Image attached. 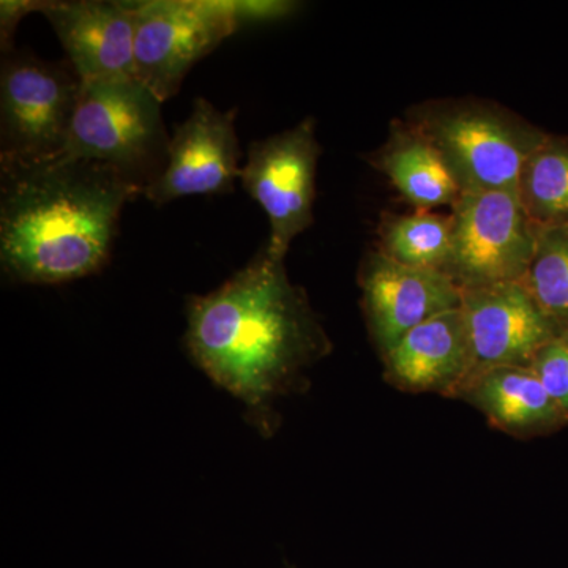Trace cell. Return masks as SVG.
<instances>
[{
    "instance_id": "cell-1",
    "label": "cell",
    "mask_w": 568,
    "mask_h": 568,
    "mask_svg": "<svg viewBox=\"0 0 568 568\" xmlns=\"http://www.w3.org/2000/svg\"><path fill=\"white\" fill-rule=\"evenodd\" d=\"M284 261L263 245L222 286L185 305L186 354L245 406L246 422L263 437L278 429L276 403L306 390L308 369L334 351Z\"/></svg>"
},
{
    "instance_id": "cell-2",
    "label": "cell",
    "mask_w": 568,
    "mask_h": 568,
    "mask_svg": "<svg viewBox=\"0 0 568 568\" xmlns=\"http://www.w3.org/2000/svg\"><path fill=\"white\" fill-rule=\"evenodd\" d=\"M136 196V186L91 160L0 163L3 272L26 284L97 274L110 261L123 207Z\"/></svg>"
},
{
    "instance_id": "cell-3",
    "label": "cell",
    "mask_w": 568,
    "mask_h": 568,
    "mask_svg": "<svg viewBox=\"0 0 568 568\" xmlns=\"http://www.w3.org/2000/svg\"><path fill=\"white\" fill-rule=\"evenodd\" d=\"M403 119L440 152L463 194L517 192L523 166L548 136L503 104L470 97L426 100Z\"/></svg>"
},
{
    "instance_id": "cell-4",
    "label": "cell",
    "mask_w": 568,
    "mask_h": 568,
    "mask_svg": "<svg viewBox=\"0 0 568 568\" xmlns=\"http://www.w3.org/2000/svg\"><path fill=\"white\" fill-rule=\"evenodd\" d=\"M162 104L136 78L81 82L63 155L106 164L144 193L170 153Z\"/></svg>"
},
{
    "instance_id": "cell-5",
    "label": "cell",
    "mask_w": 568,
    "mask_h": 568,
    "mask_svg": "<svg viewBox=\"0 0 568 568\" xmlns=\"http://www.w3.org/2000/svg\"><path fill=\"white\" fill-rule=\"evenodd\" d=\"M81 80L71 65L13 50L0 65V163L65 153Z\"/></svg>"
},
{
    "instance_id": "cell-6",
    "label": "cell",
    "mask_w": 568,
    "mask_h": 568,
    "mask_svg": "<svg viewBox=\"0 0 568 568\" xmlns=\"http://www.w3.org/2000/svg\"><path fill=\"white\" fill-rule=\"evenodd\" d=\"M134 77L173 99L194 63L241 31L234 0H134Z\"/></svg>"
},
{
    "instance_id": "cell-7",
    "label": "cell",
    "mask_w": 568,
    "mask_h": 568,
    "mask_svg": "<svg viewBox=\"0 0 568 568\" xmlns=\"http://www.w3.org/2000/svg\"><path fill=\"white\" fill-rule=\"evenodd\" d=\"M450 213L454 246L446 275L459 290L525 280L538 230L517 192L466 193Z\"/></svg>"
},
{
    "instance_id": "cell-8",
    "label": "cell",
    "mask_w": 568,
    "mask_h": 568,
    "mask_svg": "<svg viewBox=\"0 0 568 568\" xmlns=\"http://www.w3.org/2000/svg\"><path fill=\"white\" fill-rule=\"evenodd\" d=\"M321 148L316 121L306 118L284 130L250 144L241 183L271 223L265 246L286 260L291 244L315 222L316 173Z\"/></svg>"
},
{
    "instance_id": "cell-9",
    "label": "cell",
    "mask_w": 568,
    "mask_h": 568,
    "mask_svg": "<svg viewBox=\"0 0 568 568\" xmlns=\"http://www.w3.org/2000/svg\"><path fill=\"white\" fill-rule=\"evenodd\" d=\"M235 119L237 108L222 111L203 97L194 100L171 136L166 168L142 196L162 207L181 197L233 193L242 173Z\"/></svg>"
},
{
    "instance_id": "cell-10",
    "label": "cell",
    "mask_w": 568,
    "mask_h": 568,
    "mask_svg": "<svg viewBox=\"0 0 568 568\" xmlns=\"http://www.w3.org/2000/svg\"><path fill=\"white\" fill-rule=\"evenodd\" d=\"M369 338L381 358L413 328L462 306V290L446 274L395 263L376 250L357 274Z\"/></svg>"
},
{
    "instance_id": "cell-11",
    "label": "cell",
    "mask_w": 568,
    "mask_h": 568,
    "mask_svg": "<svg viewBox=\"0 0 568 568\" xmlns=\"http://www.w3.org/2000/svg\"><path fill=\"white\" fill-rule=\"evenodd\" d=\"M473 376L497 366H529L538 351L564 331L523 282L462 291Z\"/></svg>"
},
{
    "instance_id": "cell-12",
    "label": "cell",
    "mask_w": 568,
    "mask_h": 568,
    "mask_svg": "<svg viewBox=\"0 0 568 568\" xmlns=\"http://www.w3.org/2000/svg\"><path fill=\"white\" fill-rule=\"evenodd\" d=\"M81 82L134 77V6L121 0H41Z\"/></svg>"
},
{
    "instance_id": "cell-13",
    "label": "cell",
    "mask_w": 568,
    "mask_h": 568,
    "mask_svg": "<svg viewBox=\"0 0 568 568\" xmlns=\"http://www.w3.org/2000/svg\"><path fill=\"white\" fill-rule=\"evenodd\" d=\"M381 362L384 381L396 390L457 399L474 372L462 306L417 325Z\"/></svg>"
},
{
    "instance_id": "cell-14",
    "label": "cell",
    "mask_w": 568,
    "mask_h": 568,
    "mask_svg": "<svg viewBox=\"0 0 568 568\" xmlns=\"http://www.w3.org/2000/svg\"><path fill=\"white\" fill-rule=\"evenodd\" d=\"M493 428L517 439L555 435L568 426L530 366H497L467 381L458 398Z\"/></svg>"
},
{
    "instance_id": "cell-15",
    "label": "cell",
    "mask_w": 568,
    "mask_h": 568,
    "mask_svg": "<svg viewBox=\"0 0 568 568\" xmlns=\"http://www.w3.org/2000/svg\"><path fill=\"white\" fill-rule=\"evenodd\" d=\"M365 160L386 175L399 196L416 211L454 209L463 197L444 156L405 119L390 123L387 140Z\"/></svg>"
},
{
    "instance_id": "cell-16",
    "label": "cell",
    "mask_w": 568,
    "mask_h": 568,
    "mask_svg": "<svg viewBox=\"0 0 568 568\" xmlns=\"http://www.w3.org/2000/svg\"><path fill=\"white\" fill-rule=\"evenodd\" d=\"M454 246V219L444 213L383 212L376 252L409 267L446 274Z\"/></svg>"
},
{
    "instance_id": "cell-17",
    "label": "cell",
    "mask_w": 568,
    "mask_h": 568,
    "mask_svg": "<svg viewBox=\"0 0 568 568\" xmlns=\"http://www.w3.org/2000/svg\"><path fill=\"white\" fill-rule=\"evenodd\" d=\"M517 194L538 230L568 227V136L548 133L523 166Z\"/></svg>"
},
{
    "instance_id": "cell-18",
    "label": "cell",
    "mask_w": 568,
    "mask_h": 568,
    "mask_svg": "<svg viewBox=\"0 0 568 568\" xmlns=\"http://www.w3.org/2000/svg\"><path fill=\"white\" fill-rule=\"evenodd\" d=\"M523 283L541 308L568 328V227L538 230L536 253Z\"/></svg>"
},
{
    "instance_id": "cell-19",
    "label": "cell",
    "mask_w": 568,
    "mask_h": 568,
    "mask_svg": "<svg viewBox=\"0 0 568 568\" xmlns=\"http://www.w3.org/2000/svg\"><path fill=\"white\" fill-rule=\"evenodd\" d=\"M529 366L568 422V328L541 347Z\"/></svg>"
},
{
    "instance_id": "cell-20",
    "label": "cell",
    "mask_w": 568,
    "mask_h": 568,
    "mask_svg": "<svg viewBox=\"0 0 568 568\" xmlns=\"http://www.w3.org/2000/svg\"><path fill=\"white\" fill-rule=\"evenodd\" d=\"M301 9V3L290 0H234L235 18L239 28L245 26L271 24L287 20Z\"/></svg>"
},
{
    "instance_id": "cell-21",
    "label": "cell",
    "mask_w": 568,
    "mask_h": 568,
    "mask_svg": "<svg viewBox=\"0 0 568 568\" xmlns=\"http://www.w3.org/2000/svg\"><path fill=\"white\" fill-rule=\"evenodd\" d=\"M37 0H2L0 3V48L2 54L14 50L13 37L22 18L40 10Z\"/></svg>"
},
{
    "instance_id": "cell-22",
    "label": "cell",
    "mask_w": 568,
    "mask_h": 568,
    "mask_svg": "<svg viewBox=\"0 0 568 568\" xmlns=\"http://www.w3.org/2000/svg\"><path fill=\"white\" fill-rule=\"evenodd\" d=\"M284 568H295V567H293V566H286V567H284Z\"/></svg>"
}]
</instances>
